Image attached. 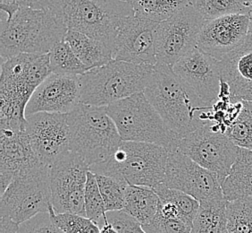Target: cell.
Here are the masks:
<instances>
[{
  "label": "cell",
  "mask_w": 252,
  "mask_h": 233,
  "mask_svg": "<svg viewBox=\"0 0 252 233\" xmlns=\"http://www.w3.org/2000/svg\"><path fill=\"white\" fill-rule=\"evenodd\" d=\"M144 94L180 139L210 123L212 103L201 100L173 67L157 64Z\"/></svg>",
  "instance_id": "obj_1"
},
{
  "label": "cell",
  "mask_w": 252,
  "mask_h": 233,
  "mask_svg": "<svg viewBox=\"0 0 252 233\" xmlns=\"http://www.w3.org/2000/svg\"><path fill=\"white\" fill-rule=\"evenodd\" d=\"M58 7L20 8L11 19L2 15L0 53L5 60L20 54L49 53L67 33Z\"/></svg>",
  "instance_id": "obj_2"
},
{
  "label": "cell",
  "mask_w": 252,
  "mask_h": 233,
  "mask_svg": "<svg viewBox=\"0 0 252 233\" xmlns=\"http://www.w3.org/2000/svg\"><path fill=\"white\" fill-rule=\"evenodd\" d=\"M155 66L112 60L80 76L81 103L107 107L112 103L144 92L151 82Z\"/></svg>",
  "instance_id": "obj_3"
},
{
  "label": "cell",
  "mask_w": 252,
  "mask_h": 233,
  "mask_svg": "<svg viewBox=\"0 0 252 233\" xmlns=\"http://www.w3.org/2000/svg\"><path fill=\"white\" fill-rule=\"evenodd\" d=\"M68 126L70 151L82 156L89 166L109 160L123 142L107 107L80 103L68 113Z\"/></svg>",
  "instance_id": "obj_4"
},
{
  "label": "cell",
  "mask_w": 252,
  "mask_h": 233,
  "mask_svg": "<svg viewBox=\"0 0 252 233\" xmlns=\"http://www.w3.org/2000/svg\"><path fill=\"white\" fill-rule=\"evenodd\" d=\"M168 155L169 151L158 145L123 141L109 160L90 166V171L155 189L164 184Z\"/></svg>",
  "instance_id": "obj_5"
},
{
  "label": "cell",
  "mask_w": 252,
  "mask_h": 233,
  "mask_svg": "<svg viewBox=\"0 0 252 233\" xmlns=\"http://www.w3.org/2000/svg\"><path fill=\"white\" fill-rule=\"evenodd\" d=\"M123 141L149 143L177 150L180 138L165 124L144 92L107 106Z\"/></svg>",
  "instance_id": "obj_6"
},
{
  "label": "cell",
  "mask_w": 252,
  "mask_h": 233,
  "mask_svg": "<svg viewBox=\"0 0 252 233\" xmlns=\"http://www.w3.org/2000/svg\"><path fill=\"white\" fill-rule=\"evenodd\" d=\"M57 7L67 30L98 39L111 51L122 22L134 15L131 3L120 0H57Z\"/></svg>",
  "instance_id": "obj_7"
},
{
  "label": "cell",
  "mask_w": 252,
  "mask_h": 233,
  "mask_svg": "<svg viewBox=\"0 0 252 233\" xmlns=\"http://www.w3.org/2000/svg\"><path fill=\"white\" fill-rule=\"evenodd\" d=\"M52 207L49 166L40 163L20 172L1 194L0 214L21 224Z\"/></svg>",
  "instance_id": "obj_8"
},
{
  "label": "cell",
  "mask_w": 252,
  "mask_h": 233,
  "mask_svg": "<svg viewBox=\"0 0 252 233\" xmlns=\"http://www.w3.org/2000/svg\"><path fill=\"white\" fill-rule=\"evenodd\" d=\"M177 150L215 172L222 184L237 158L240 147L220 131L217 124L210 122L181 138Z\"/></svg>",
  "instance_id": "obj_9"
},
{
  "label": "cell",
  "mask_w": 252,
  "mask_h": 233,
  "mask_svg": "<svg viewBox=\"0 0 252 233\" xmlns=\"http://www.w3.org/2000/svg\"><path fill=\"white\" fill-rule=\"evenodd\" d=\"M90 166L83 157L68 151L49 166L51 202L57 214L86 216L84 195Z\"/></svg>",
  "instance_id": "obj_10"
},
{
  "label": "cell",
  "mask_w": 252,
  "mask_h": 233,
  "mask_svg": "<svg viewBox=\"0 0 252 233\" xmlns=\"http://www.w3.org/2000/svg\"><path fill=\"white\" fill-rule=\"evenodd\" d=\"M205 22L202 15L189 5L160 23L156 35L157 64L173 67L180 58L197 48Z\"/></svg>",
  "instance_id": "obj_11"
},
{
  "label": "cell",
  "mask_w": 252,
  "mask_h": 233,
  "mask_svg": "<svg viewBox=\"0 0 252 233\" xmlns=\"http://www.w3.org/2000/svg\"><path fill=\"white\" fill-rule=\"evenodd\" d=\"M164 184L202 202L223 196L219 176L205 169L178 150L169 152Z\"/></svg>",
  "instance_id": "obj_12"
},
{
  "label": "cell",
  "mask_w": 252,
  "mask_h": 233,
  "mask_svg": "<svg viewBox=\"0 0 252 233\" xmlns=\"http://www.w3.org/2000/svg\"><path fill=\"white\" fill-rule=\"evenodd\" d=\"M26 132L39 161L51 166L70 151L68 114L39 112L26 116Z\"/></svg>",
  "instance_id": "obj_13"
},
{
  "label": "cell",
  "mask_w": 252,
  "mask_h": 233,
  "mask_svg": "<svg viewBox=\"0 0 252 233\" xmlns=\"http://www.w3.org/2000/svg\"><path fill=\"white\" fill-rule=\"evenodd\" d=\"M158 25L134 15L126 17L117 30L112 49L113 58L156 66V35Z\"/></svg>",
  "instance_id": "obj_14"
},
{
  "label": "cell",
  "mask_w": 252,
  "mask_h": 233,
  "mask_svg": "<svg viewBox=\"0 0 252 233\" xmlns=\"http://www.w3.org/2000/svg\"><path fill=\"white\" fill-rule=\"evenodd\" d=\"M80 76L51 74L35 90L25 109V116L39 112L68 114L81 103Z\"/></svg>",
  "instance_id": "obj_15"
},
{
  "label": "cell",
  "mask_w": 252,
  "mask_h": 233,
  "mask_svg": "<svg viewBox=\"0 0 252 233\" xmlns=\"http://www.w3.org/2000/svg\"><path fill=\"white\" fill-rule=\"evenodd\" d=\"M251 15H229L206 21L199 34L197 48L219 61L247 39Z\"/></svg>",
  "instance_id": "obj_16"
},
{
  "label": "cell",
  "mask_w": 252,
  "mask_h": 233,
  "mask_svg": "<svg viewBox=\"0 0 252 233\" xmlns=\"http://www.w3.org/2000/svg\"><path fill=\"white\" fill-rule=\"evenodd\" d=\"M173 69L204 102L213 103L219 100L221 91L219 60L195 48L180 58Z\"/></svg>",
  "instance_id": "obj_17"
},
{
  "label": "cell",
  "mask_w": 252,
  "mask_h": 233,
  "mask_svg": "<svg viewBox=\"0 0 252 233\" xmlns=\"http://www.w3.org/2000/svg\"><path fill=\"white\" fill-rule=\"evenodd\" d=\"M41 162L35 155L26 128L1 127L0 188L4 194L15 176Z\"/></svg>",
  "instance_id": "obj_18"
},
{
  "label": "cell",
  "mask_w": 252,
  "mask_h": 233,
  "mask_svg": "<svg viewBox=\"0 0 252 233\" xmlns=\"http://www.w3.org/2000/svg\"><path fill=\"white\" fill-rule=\"evenodd\" d=\"M221 81L227 83L233 97L252 84V48L247 39L220 61Z\"/></svg>",
  "instance_id": "obj_19"
},
{
  "label": "cell",
  "mask_w": 252,
  "mask_h": 233,
  "mask_svg": "<svg viewBox=\"0 0 252 233\" xmlns=\"http://www.w3.org/2000/svg\"><path fill=\"white\" fill-rule=\"evenodd\" d=\"M221 186L223 197L228 202L252 197V151L240 148L237 158Z\"/></svg>",
  "instance_id": "obj_20"
},
{
  "label": "cell",
  "mask_w": 252,
  "mask_h": 233,
  "mask_svg": "<svg viewBox=\"0 0 252 233\" xmlns=\"http://www.w3.org/2000/svg\"><path fill=\"white\" fill-rule=\"evenodd\" d=\"M159 197L149 187L128 185L123 211L136 220L141 226L151 224L158 214Z\"/></svg>",
  "instance_id": "obj_21"
},
{
  "label": "cell",
  "mask_w": 252,
  "mask_h": 233,
  "mask_svg": "<svg viewBox=\"0 0 252 233\" xmlns=\"http://www.w3.org/2000/svg\"><path fill=\"white\" fill-rule=\"evenodd\" d=\"M63 39L89 70L102 67L114 60L111 49L100 40L86 34L68 30Z\"/></svg>",
  "instance_id": "obj_22"
},
{
  "label": "cell",
  "mask_w": 252,
  "mask_h": 233,
  "mask_svg": "<svg viewBox=\"0 0 252 233\" xmlns=\"http://www.w3.org/2000/svg\"><path fill=\"white\" fill-rule=\"evenodd\" d=\"M226 204L223 196L200 202L190 233H228Z\"/></svg>",
  "instance_id": "obj_23"
},
{
  "label": "cell",
  "mask_w": 252,
  "mask_h": 233,
  "mask_svg": "<svg viewBox=\"0 0 252 233\" xmlns=\"http://www.w3.org/2000/svg\"><path fill=\"white\" fill-rule=\"evenodd\" d=\"M134 15L160 24L191 5L189 0H131Z\"/></svg>",
  "instance_id": "obj_24"
},
{
  "label": "cell",
  "mask_w": 252,
  "mask_h": 233,
  "mask_svg": "<svg viewBox=\"0 0 252 233\" xmlns=\"http://www.w3.org/2000/svg\"><path fill=\"white\" fill-rule=\"evenodd\" d=\"M205 21L229 15H251L252 0H189Z\"/></svg>",
  "instance_id": "obj_25"
},
{
  "label": "cell",
  "mask_w": 252,
  "mask_h": 233,
  "mask_svg": "<svg viewBox=\"0 0 252 233\" xmlns=\"http://www.w3.org/2000/svg\"><path fill=\"white\" fill-rule=\"evenodd\" d=\"M49 54L52 74L83 76L89 71L64 39L55 44Z\"/></svg>",
  "instance_id": "obj_26"
},
{
  "label": "cell",
  "mask_w": 252,
  "mask_h": 233,
  "mask_svg": "<svg viewBox=\"0 0 252 233\" xmlns=\"http://www.w3.org/2000/svg\"><path fill=\"white\" fill-rule=\"evenodd\" d=\"M84 208L86 217L93 220L101 228L107 223V210L97 185L96 175L88 172L87 184L84 195Z\"/></svg>",
  "instance_id": "obj_27"
},
{
  "label": "cell",
  "mask_w": 252,
  "mask_h": 233,
  "mask_svg": "<svg viewBox=\"0 0 252 233\" xmlns=\"http://www.w3.org/2000/svg\"><path fill=\"white\" fill-rule=\"evenodd\" d=\"M225 136L235 146L252 151V102H243V108L236 120L229 126Z\"/></svg>",
  "instance_id": "obj_28"
},
{
  "label": "cell",
  "mask_w": 252,
  "mask_h": 233,
  "mask_svg": "<svg viewBox=\"0 0 252 233\" xmlns=\"http://www.w3.org/2000/svg\"><path fill=\"white\" fill-rule=\"evenodd\" d=\"M95 175L107 212L123 211L125 206L126 188L128 184L126 181L108 176Z\"/></svg>",
  "instance_id": "obj_29"
},
{
  "label": "cell",
  "mask_w": 252,
  "mask_h": 233,
  "mask_svg": "<svg viewBox=\"0 0 252 233\" xmlns=\"http://www.w3.org/2000/svg\"><path fill=\"white\" fill-rule=\"evenodd\" d=\"M153 190L158 195L160 201L170 202L175 204L186 218L193 222L200 205L199 200L195 199L192 196L179 190L169 189L165 184L158 185Z\"/></svg>",
  "instance_id": "obj_30"
},
{
  "label": "cell",
  "mask_w": 252,
  "mask_h": 233,
  "mask_svg": "<svg viewBox=\"0 0 252 233\" xmlns=\"http://www.w3.org/2000/svg\"><path fill=\"white\" fill-rule=\"evenodd\" d=\"M54 223L65 233H100V227L93 220L79 214H57L53 207L49 210Z\"/></svg>",
  "instance_id": "obj_31"
},
{
  "label": "cell",
  "mask_w": 252,
  "mask_h": 233,
  "mask_svg": "<svg viewBox=\"0 0 252 233\" xmlns=\"http://www.w3.org/2000/svg\"><path fill=\"white\" fill-rule=\"evenodd\" d=\"M192 224L183 216L164 217L157 214L151 224L141 227L147 233H190Z\"/></svg>",
  "instance_id": "obj_32"
},
{
  "label": "cell",
  "mask_w": 252,
  "mask_h": 233,
  "mask_svg": "<svg viewBox=\"0 0 252 233\" xmlns=\"http://www.w3.org/2000/svg\"><path fill=\"white\" fill-rule=\"evenodd\" d=\"M57 0H0L2 15L9 20L20 8L55 9Z\"/></svg>",
  "instance_id": "obj_33"
},
{
  "label": "cell",
  "mask_w": 252,
  "mask_h": 233,
  "mask_svg": "<svg viewBox=\"0 0 252 233\" xmlns=\"http://www.w3.org/2000/svg\"><path fill=\"white\" fill-rule=\"evenodd\" d=\"M17 233H65L54 223L51 214L41 213L19 224Z\"/></svg>",
  "instance_id": "obj_34"
},
{
  "label": "cell",
  "mask_w": 252,
  "mask_h": 233,
  "mask_svg": "<svg viewBox=\"0 0 252 233\" xmlns=\"http://www.w3.org/2000/svg\"><path fill=\"white\" fill-rule=\"evenodd\" d=\"M107 219L119 233H147L141 224L124 211L107 212Z\"/></svg>",
  "instance_id": "obj_35"
},
{
  "label": "cell",
  "mask_w": 252,
  "mask_h": 233,
  "mask_svg": "<svg viewBox=\"0 0 252 233\" xmlns=\"http://www.w3.org/2000/svg\"><path fill=\"white\" fill-rule=\"evenodd\" d=\"M19 228V224H16L13 220L1 216L0 222V233H17Z\"/></svg>",
  "instance_id": "obj_36"
},
{
  "label": "cell",
  "mask_w": 252,
  "mask_h": 233,
  "mask_svg": "<svg viewBox=\"0 0 252 233\" xmlns=\"http://www.w3.org/2000/svg\"><path fill=\"white\" fill-rule=\"evenodd\" d=\"M236 98L240 100H243V101H246V102H252V84L240 92Z\"/></svg>",
  "instance_id": "obj_37"
},
{
  "label": "cell",
  "mask_w": 252,
  "mask_h": 233,
  "mask_svg": "<svg viewBox=\"0 0 252 233\" xmlns=\"http://www.w3.org/2000/svg\"><path fill=\"white\" fill-rule=\"evenodd\" d=\"M100 233H119L117 229L115 228L110 223L107 221V224L103 225L100 228Z\"/></svg>",
  "instance_id": "obj_38"
},
{
  "label": "cell",
  "mask_w": 252,
  "mask_h": 233,
  "mask_svg": "<svg viewBox=\"0 0 252 233\" xmlns=\"http://www.w3.org/2000/svg\"><path fill=\"white\" fill-rule=\"evenodd\" d=\"M248 42L251 45V47L252 48V34H249L247 37Z\"/></svg>",
  "instance_id": "obj_39"
},
{
  "label": "cell",
  "mask_w": 252,
  "mask_h": 233,
  "mask_svg": "<svg viewBox=\"0 0 252 233\" xmlns=\"http://www.w3.org/2000/svg\"><path fill=\"white\" fill-rule=\"evenodd\" d=\"M250 34H252V10L251 14V29H250Z\"/></svg>",
  "instance_id": "obj_40"
},
{
  "label": "cell",
  "mask_w": 252,
  "mask_h": 233,
  "mask_svg": "<svg viewBox=\"0 0 252 233\" xmlns=\"http://www.w3.org/2000/svg\"><path fill=\"white\" fill-rule=\"evenodd\" d=\"M120 1H124V2H127V3H131V0H120Z\"/></svg>",
  "instance_id": "obj_41"
}]
</instances>
